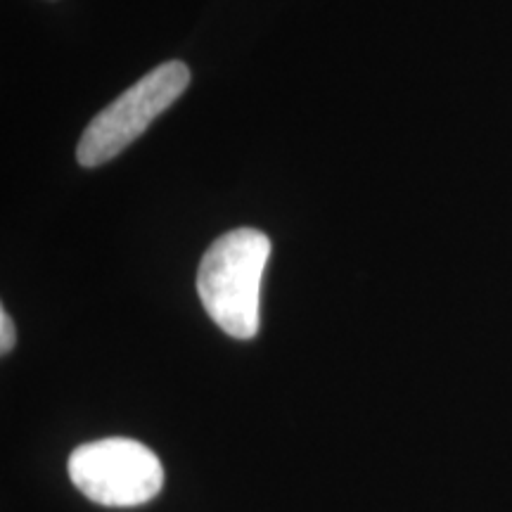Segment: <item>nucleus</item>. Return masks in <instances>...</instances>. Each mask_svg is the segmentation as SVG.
<instances>
[{
	"instance_id": "nucleus-1",
	"label": "nucleus",
	"mask_w": 512,
	"mask_h": 512,
	"mask_svg": "<svg viewBox=\"0 0 512 512\" xmlns=\"http://www.w3.org/2000/svg\"><path fill=\"white\" fill-rule=\"evenodd\" d=\"M271 256V240L256 228H235L214 240L197 271V294L204 311L226 335L252 339L259 332L261 275Z\"/></svg>"
},
{
	"instance_id": "nucleus-2",
	"label": "nucleus",
	"mask_w": 512,
	"mask_h": 512,
	"mask_svg": "<svg viewBox=\"0 0 512 512\" xmlns=\"http://www.w3.org/2000/svg\"><path fill=\"white\" fill-rule=\"evenodd\" d=\"M188 83L190 69L178 60L159 64L145 74L86 126L76 147L79 164L93 169L117 157L133 140L143 136L159 114L181 98Z\"/></svg>"
},
{
	"instance_id": "nucleus-3",
	"label": "nucleus",
	"mask_w": 512,
	"mask_h": 512,
	"mask_svg": "<svg viewBox=\"0 0 512 512\" xmlns=\"http://www.w3.org/2000/svg\"><path fill=\"white\" fill-rule=\"evenodd\" d=\"M76 489L107 508H136L152 501L164 486V467L140 441L110 437L83 444L69 456Z\"/></svg>"
},
{
	"instance_id": "nucleus-4",
	"label": "nucleus",
	"mask_w": 512,
	"mask_h": 512,
	"mask_svg": "<svg viewBox=\"0 0 512 512\" xmlns=\"http://www.w3.org/2000/svg\"><path fill=\"white\" fill-rule=\"evenodd\" d=\"M15 325H12V318L8 316V311H0V351L8 354V351L15 347Z\"/></svg>"
}]
</instances>
